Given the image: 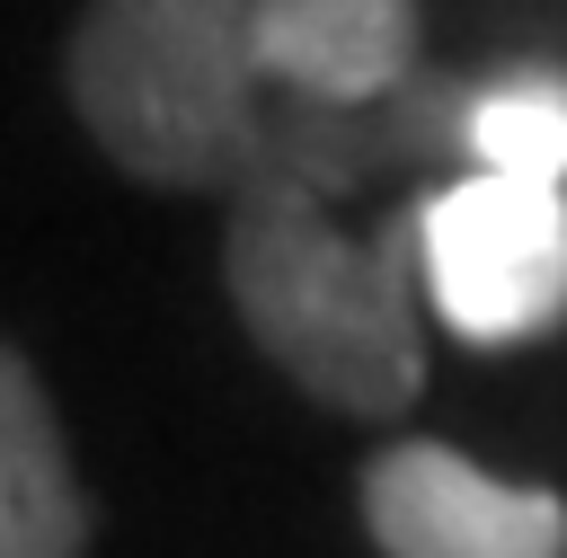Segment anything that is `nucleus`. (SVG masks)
<instances>
[{
	"instance_id": "7ed1b4c3",
	"label": "nucleus",
	"mask_w": 567,
	"mask_h": 558,
	"mask_svg": "<svg viewBox=\"0 0 567 558\" xmlns=\"http://www.w3.org/2000/svg\"><path fill=\"white\" fill-rule=\"evenodd\" d=\"M416 248L461 345H532L567 319V186L461 168L416 204Z\"/></svg>"
},
{
	"instance_id": "20e7f679",
	"label": "nucleus",
	"mask_w": 567,
	"mask_h": 558,
	"mask_svg": "<svg viewBox=\"0 0 567 558\" xmlns=\"http://www.w3.org/2000/svg\"><path fill=\"white\" fill-rule=\"evenodd\" d=\"M363 531L381 558H567V496L487 478L452 443L363 461Z\"/></svg>"
},
{
	"instance_id": "f257e3e1",
	"label": "nucleus",
	"mask_w": 567,
	"mask_h": 558,
	"mask_svg": "<svg viewBox=\"0 0 567 558\" xmlns=\"http://www.w3.org/2000/svg\"><path fill=\"white\" fill-rule=\"evenodd\" d=\"M221 283L257 354L337 416H399L425 390L416 328V213H390L372 239H346L310 195H248L221 230Z\"/></svg>"
},
{
	"instance_id": "39448f33",
	"label": "nucleus",
	"mask_w": 567,
	"mask_h": 558,
	"mask_svg": "<svg viewBox=\"0 0 567 558\" xmlns=\"http://www.w3.org/2000/svg\"><path fill=\"white\" fill-rule=\"evenodd\" d=\"M257 71L275 97L310 106H381L416 62V0H248Z\"/></svg>"
},
{
	"instance_id": "0eeeda50",
	"label": "nucleus",
	"mask_w": 567,
	"mask_h": 558,
	"mask_svg": "<svg viewBox=\"0 0 567 558\" xmlns=\"http://www.w3.org/2000/svg\"><path fill=\"white\" fill-rule=\"evenodd\" d=\"M461 168L523 177V186H567V71L478 80L470 124H461Z\"/></svg>"
},
{
	"instance_id": "f03ea898",
	"label": "nucleus",
	"mask_w": 567,
	"mask_h": 558,
	"mask_svg": "<svg viewBox=\"0 0 567 558\" xmlns=\"http://www.w3.org/2000/svg\"><path fill=\"white\" fill-rule=\"evenodd\" d=\"M62 89L89 142L159 195H239L275 89L248 0H89L62 44Z\"/></svg>"
},
{
	"instance_id": "423d86ee",
	"label": "nucleus",
	"mask_w": 567,
	"mask_h": 558,
	"mask_svg": "<svg viewBox=\"0 0 567 558\" xmlns=\"http://www.w3.org/2000/svg\"><path fill=\"white\" fill-rule=\"evenodd\" d=\"M97 505L71 469L35 363L0 337V558H89Z\"/></svg>"
}]
</instances>
